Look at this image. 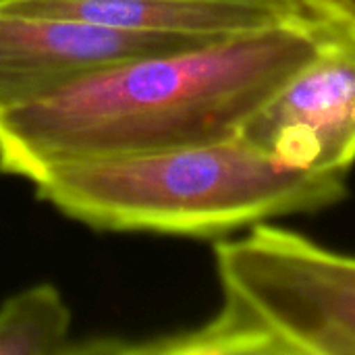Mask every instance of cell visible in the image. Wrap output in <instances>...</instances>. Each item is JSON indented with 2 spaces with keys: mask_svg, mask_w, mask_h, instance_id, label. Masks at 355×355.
I'll return each instance as SVG.
<instances>
[{
  "mask_svg": "<svg viewBox=\"0 0 355 355\" xmlns=\"http://www.w3.org/2000/svg\"><path fill=\"white\" fill-rule=\"evenodd\" d=\"M337 27L291 15L102 69L0 112V171L33 181L69 162L233 139Z\"/></svg>",
  "mask_w": 355,
  "mask_h": 355,
  "instance_id": "obj_1",
  "label": "cell"
},
{
  "mask_svg": "<svg viewBox=\"0 0 355 355\" xmlns=\"http://www.w3.org/2000/svg\"><path fill=\"white\" fill-rule=\"evenodd\" d=\"M37 200L96 231L218 237L324 210L347 175L279 162L241 137L60 164L33 181Z\"/></svg>",
  "mask_w": 355,
  "mask_h": 355,
  "instance_id": "obj_2",
  "label": "cell"
},
{
  "mask_svg": "<svg viewBox=\"0 0 355 355\" xmlns=\"http://www.w3.org/2000/svg\"><path fill=\"white\" fill-rule=\"evenodd\" d=\"M223 306L202 327L119 354L355 355V258L254 225L214 248Z\"/></svg>",
  "mask_w": 355,
  "mask_h": 355,
  "instance_id": "obj_3",
  "label": "cell"
},
{
  "mask_svg": "<svg viewBox=\"0 0 355 355\" xmlns=\"http://www.w3.org/2000/svg\"><path fill=\"white\" fill-rule=\"evenodd\" d=\"M237 137L279 162L347 175L355 162V33L339 25Z\"/></svg>",
  "mask_w": 355,
  "mask_h": 355,
  "instance_id": "obj_4",
  "label": "cell"
},
{
  "mask_svg": "<svg viewBox=\"0 0 355 355\" xmlns=\"http://www.w3.org/2000/svg\"><path fill=\"white\" fill-rule=\"evenodd\" d=\"M196 44L202 42L0 10V112L44 100L102 69Z\"/></svg>",
  "mask_w": 355,
  "mask_h": 355,
  "instance_id": "obj_5",
  "label": "cell"
},
{
  "mask_svg": "<svg viewBox=\"0 0 355 355\" xmlns=\"http://www.w3.org/2000/svg\"><path fill=\"white\" fill-rule=\"evenodd\" d=\"M0 10L71 17L185 42H210L300 15L237 0H10Z\"/></svg>",
  "mask_w": 355,
  "mask_h": 355,
  "instance_id": "obj_6",
  "label": "cell"
},
{
  "mask_svg": "<svg viewBox=\"0 0 355 355\" xmlns=\"http://www.w3.org/2000/svg\"><path fill=\"white\" fill-rule=\"evenodd\" d=\"M71 310L60 291L40 283L0 306V355L73 354Z\"/></svg>",
  "mask_w": 355,
  "mask_h": 355,
  "instance_id": "obj_7",
  "label": "cell"
},
{
  "mask_svg": "<svg viewBox=\"0 0 355 355\" xmlns=\"http://www.w3.org/2000/svg\"><path fill=\"white\" fill-rule=\"evenodd\" d=\"M312 4L322 17L355 33V0H312Z\"/></svg>",
  "mask_w": 355,
  "mask_h": 355,
  "instance_id": "obj_8",
  "label": "cell"
},
{
  "mask_svg": "<svg viewBox=\"0 0 355 355\" xmlns=\"http://www.w3.org/2000/svg\"><path fill=\"white\" fill-rule=\"evenodd\" d=\"M237 2H254V4H266V6H275L281 10H289V12H300V15H320L312 0H237ZM322 17V15H320Z\"/></svg>",
  "mask_w": 355,
  "mask_h": 355,
  "instance_id": "obj_9",
  "label": "cell"
},
{
  "mask_svg": "<svg viewBox=\"0 0 355 355\" xmlns=\"http://www.w3.org/2000/svg\"><path fill=\"white\" fill-rule=\"evenodd\" d=\"M6 2H10V0H0V6H4Z\"/></svg>",
  "mask_w": 355,
  "mask_h": 355,
  "instance_id": "obj_10",
  "label": "cell"
}]
</instances>
